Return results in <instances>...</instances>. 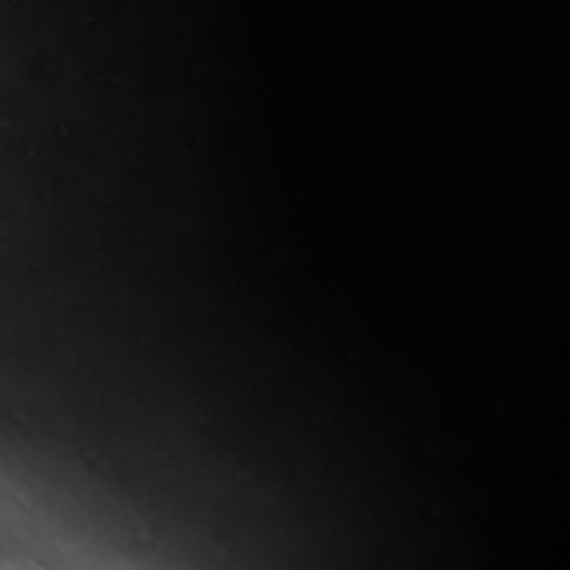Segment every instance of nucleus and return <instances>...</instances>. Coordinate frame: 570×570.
<instances>
[]
</instances>
